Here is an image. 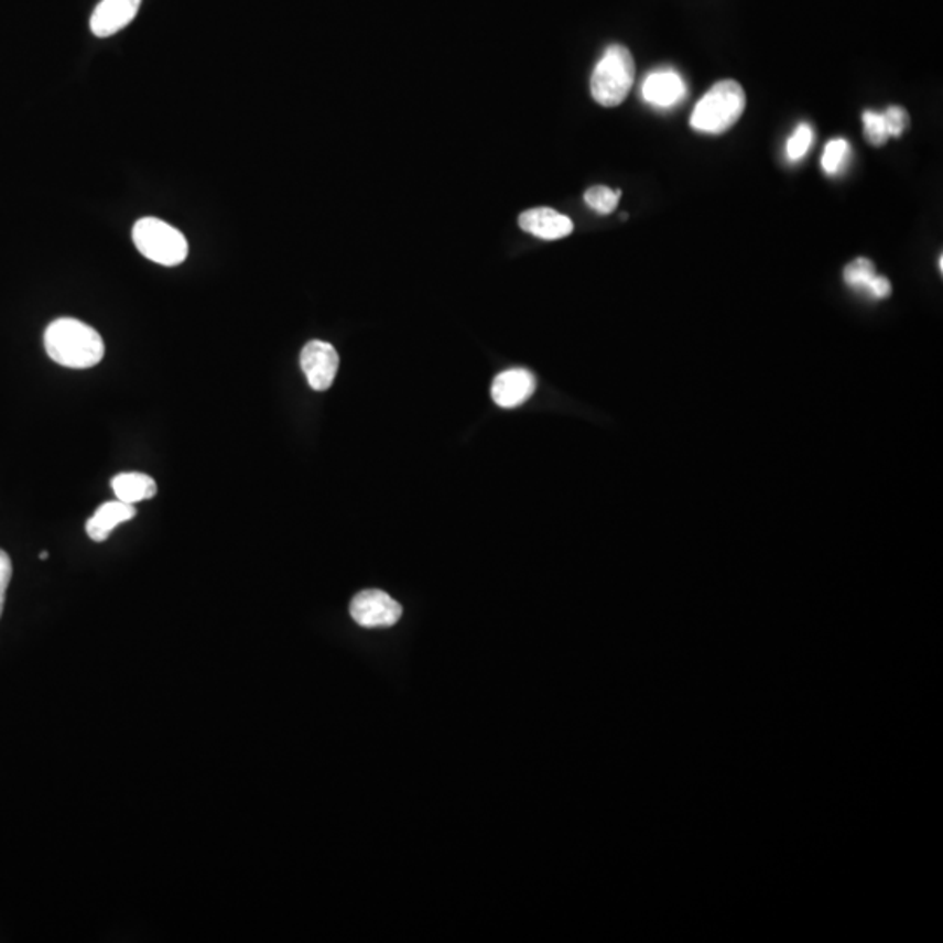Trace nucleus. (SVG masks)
<instances>
[{
	"mask_svg": "<svg viewBox=\"0 0 943 943\" xmlns=\"http://www.w3.org/2000/svg\"><path fill=\"white\" fill-rule=\"evenodd\" d=\"M44 346L53 362L68 369H89L100 364L106 355L100 334L76 318H58L50 324L44 333Z\"/></svg>",
	"mask_w": 943,
	"mask_h": 943,
	"instance_id": "obj_1",
	"label": "nucleus"
},
{
	"mask_svg": "<svg viewBox=\"0 0 943 943\" xmlns=\"http://www.w3.org/2000/svg\"><path fill=\"white\" fill-rule=\"evenodd\" d=\"M746 107L745 89L736 80L716 83L695 106L691 127L701 133L720 136L736 124Z\"/></svg>",
	"mask_w": 943,
	"mask_h": 943,
	"instance_id": "obj_2",
	"label": "nucleus"
},
{
	"mask_svg": "<svg viewBox=\"0 0 943 943\" xmlns=\"http://www.w3.org/2000/svg\"><path fill=\"white\" fill-rule=\"evenodd\" d=\"M635 58L628 47L614 44L605 51L590 77V94L603 107H617L628 98L635 83Z\"/></svg>",
	"mask_w": 943,
	"mask_h": 943,
	"instance_id": "obj_3",
	"label": "nucleus"
},
{
	"mask_svg": "<svg viewBox=\"0 0 943 943\" xmlns=\"http://www.w3.org/2000/svg\"><path fill=\"white\" fill-rule=\"evenodd\" d=\"M133 241L143 258L169 268L182 264L189 253L186 236L154 217H143L133 226Z\"/></svg>",
	"mask_w": 943,
	"mask_h": 943,
	"instance_id": "obj_4",
	"label": "nucleus"
},
{
	"mask_svg": "<svg viewBox=\"0 0 943 943\" xmlns=\"http://www.w3.org/2000/svg\"><path fill=\"white\" fill-rule=\"evenodd\" d=\"M350 614L362 628H392L402 617V607L383 590L367 589L351 599Z\"/></svg>",
	"mask_w": 943,
	"mask_h": 943,
	"instance_id": "obj_5",
	"label": "nucleus"
},
{
	"mask_svg": "<svg viewBox=\"0 0 943 943\" xmlns=\"http://www.w3.org/2000/svg\"><path fill=\"white\" fill-rule=\"evenodd\" d=\"M301 369L313 390L325 392L336 379L339 355L330 343L310 342L301 351Z\"/></svg>",
	"mask_w": 943,
	"mask_h": 943,
	"instance_id": "obj_6",
	"label": "nucleus"
},
{
	"mask_svg": "<svg viewBox=\"0 0 943 943\" xmlns=\"http://www.w3.org/2000/svg\"><path fill=\"white\" fill-rule=\"evenodd\" d=\"M142 0H101L89 20V29L97 37H110L130 25L139 13Z\"/></svg>",
	"mask_w": 943,
	"mask_h": 943,
	"instance_id": "obj_7",
	"label": "nucleus"
},
{
	"mask_svg": "<svg viewBox=\"0 0 943 943\" xmlns=\"http://www.w3.org/2000/svg\"><path fill=\"white\" fill-rule=\"evenodd\" d=\"M641 97L650 106L670 109L686 97V86L679 72L662 68L647 76L641 85Z\"/></svg>",
	"mask_w": 943,
	"mask_h": 943,
	"instance_id": "obj_8",
	"label": "nucleus"
},
{
	"mask_svg": "<svg viewBox=\"0 0 943 943\" xmlns=\"http://www.w3.org/2000/svg\"><path fill=\"white\" fill-rule=\"evenodd\" d=\"M536 390V378L528 369H510L495 378L491 397L495 404L503 409H514L530 399Z\"/></svg>",
	"mask_w": 943,
	"mask_h": 943,
	"instance_id": "obj_9",
	"label": "nucleus"
},
{
	"mask_svg": "<svg viewBox=\"0 0 943 943\" xmlns=\"http://www.w3.org/2000/svg\"><path fill=\"white\" fill-rule=\"evenodd\" d=\"M519 226L522 231L542 238V240H561L573 232V223L566 215L552 208H531L519 215Z\"/></svg>",
	"mask_w": 943,
	"mask_h": 943,
	"instance_id": "obj_10",
	"label": "nucleus"
},
{
	"mask_svg": "<svg viewBox=\"0 0 943 943\" xmlns=\"http://www.w3.org/2000/svg\"><path fill=\"white\" fill-rule=\"evenodd\" d=\"M136 506L124 501H107L86 522V533L95 542H106L118 524L136 518Z\"/></svg>",
	"mask_w": 943,
	"mask_h": 943,
	"instance_id": "obj_11",
	"label": "nucleus"
},
{
	"mask_svg": "<svg viewBox=\"0 0 943 943\" xmlns=\"http://www.w3.org/2000/svg\"><path fill=\"white\" fill-rule=\"evenodd\" d=\"M844 282L855 289V291L865 292L874 300H886L891 294V283L885 277H879L876 273L872 261L859 258L856 261L849 262L844 270Z\"/></svg>",
	"mask_w": 943,
	"mask_h": 943,
	"instance_id": "obj_12",
	"label": "nucleus"
},
{
	"mask_svg": "<svg viewBox=\"0 0 943 943\" xmlns=\"http://www.w3.org/2000/svg\"><path fill=\"white\" fill-rule=\"evenodd\" d=\"M118 500L136 506L139 501L151 500L158 494L156 480L140 474V472H124L110 483Z\"/></svg>",
	"mask_w": 943,
	"mask_h": 943,
	"instance_id": "obj_13",
	"label": "nucleus"
},
{
	"mask_svg": "<svg viewBox=\"0 0 943 943\" xmlns=\"http://www.w3.org/2000/svg\"><path fill=\"white\" fill-rule=\"evenodd\" d=\"M620 196H622V191H614L607 186H594L586 191L584 199H586L587 205L593 210L601 215H608L615 212V208L619 205Z\"/></svg>",
	"mask_w": 943,
	"mask_h": 943,
	"instance_id": "obj_14",
	"label": "nucleus"
},
{
	"mask_svg": "<svg viewBox=\"0 0 943 943\" xmlns=\"http://www.w3.org/2000/svg\"><path fill=\"white\" fill-rule=\"evenodd\" d=\"M849 143L844 139L830 140L823 152L822 166L828 175H837L849 160Z\"/></svg>",
	"mask_w": 943,
	"mask_h": 943,
	"instance_id": "obj_15",
	"label": "nucleus"
},
{
	"mask_svg": "<svg viewBox=\"0 0 943 943\" xmlns=\"http://www.w3.org/2000/svg\"><path fill=\"white\" fill-rule=\"evenodd\" d=\"M814 140L813 128L809 127L807 122H802L801 127L796 128L787 143V156L790 161H799L807 154L809 148Z\"/></svg>",
	"mask_w": 943,
	"mask_h": 943,
	"instance_id": "obj_16",
	"label": "nucleus"
},
{
	"mask_svg": "<svg viewBox=\"0 0 943 943\" xmlns=\"http://www.w3.org/2000/svg\"><path fill=\"white\" fill-rule=\"evenodd\" d=\"M864 128L865 139L872 143V145H876V148H880V145H885L888 142V128H886L885 118L879 112H872V110L864 112Z\"/></svg>",
	"mask_w": 943,
	"mask_h": 943,
	"instance_id": "obj_17",
	"label": "nucleus"
},
{
	"mask_svg": "<svg viewBox=\"0 0 943 943\" xmlns=\"http://www.w3.org/2000/svg\"><path fill=\"white\" fill-rule=\"evenodd\" d=\"M882 118H885L886 128H888L889 139L891 137L898 139L910 127L909 112L900 106L888 107L886 112H882Z\"/></svg>",
	"mask_w": 943,
	"mask_h": 943,
	"instance_id": "obj_18",
	"label": "nucleus"
},
{
	"mask_svg": "<svg viewBox=\"0 0 943 943\" xmlns=\"http://www.w3.org/2000/svg\"><path fill=\"white\" fill-rule=\"evenodd\" d=\"M11 577H13V563H11L8 552L0 549V617L4 611L6 590H8Z\"/></svg>",
	"mask_w": 943,
	"mask_h": 943,
	"instance_id": "obj_19",
	"label": "nucleus"
},
{
	"mask_svg": "<svg viewBox=\"0 0 943 943\" xmlns=\"http://www.w3.org/2000/svg\"><path fill=\"white\" fill-rule=\"evenodd\" d=\"M41 560H47V552H41Z\"/></svg>",
	"mask_w": 943,
	"mask_h": 943,
	"instance_id": "obj_20",
	"label": "nucleus"
}]
</instances>
